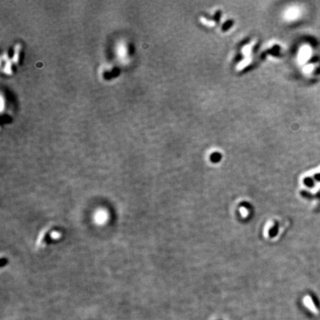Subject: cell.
<instances>
[{"mask_svg":"<svg viewBox=\"0 0 320 320\" xmlns=\"http://www.w3.org/2000/svg\"><path fill=\"white\" fill-rule=\"evenodd\" d=\"M304 302H305V305H306V307H307L308 309L310 310V311H312L315 314H317L318 313H319V311H318L316 305H314L313 300H312L311 296H306L305 299H304Z\"/></svg>","mask_w":320,"mask_h":320,"instance_id":"1","label":"cell"}]
</instances>
